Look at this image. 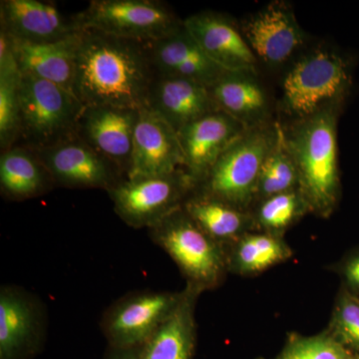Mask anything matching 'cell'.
I'll return each instance as SVG.
<instances>
[{
    "mask_svg": "<svg viewBox=\"0 0 359 359\" xmlns=\"http://www.w3.org/2000/svg\"><path fill=\"white\" fill-rule=\"evenodd\" d=\"M154 78L146 42L82 32L72 92L84 106L142 109Z\"/></svg>",
    "mask_w": 359,
    "mask_h": 359,
    "instance_id": "6da1fadb",
    "label": "cell"
},
{
    "mask_svg": "<svg viewBox=\"0 0 359 359\" xmlns=\"http://www.w3.org/2000/svg\"><path fill=\"white\" fill-rule=\"evenodd\" d=\"M341 107L325 108L297 120L285 140L299 173V190L309 212L327 219L341 198L337 120Z\"/></svg>",
    "mask_w": 359,
    "mask_h": 359,
    "instance_id": "7a4b0ae2",
    "label": "cell"
},
{
    "mask_svg": "<svg viewBox=\"0 0 359 359\" xmlns=\"http://www.w3.org/2000/svg\"><path fill=\"white\" fill-rule=\"evenodd\" d=\"M278 124L248 128L224 151L196 192L250 211L264 161L275 146Z\"/></svg>",
    "mask_w": 359,
    "mask_h": 359,
    "instance_id": "3957f363",
    "label": "cell"
},
{
    "mask_svg": "<svg viewBox=\"0 0 359 359\" xmlns=\"http://www.w3.org/2000/svg\"><path fill=\"white\" fill-rule=\"evenodd\" d=\"M148 233L178 266L187 285L203 292L223 285L229 273L224 247L210 238L183 207L151 226Z\"/></svg>",
    "mask_w": 359,
    "mask_h": 359,
    "instance_id": "277c9868",
    "label": "cell"
},
{
    "mask_svg": "<svg viewBox=\"0 0 359 359\" xmlns=\"http://www.w3.org/2000/svg\"><path fill=\"white\" fill-rule=\"evenodd\" d=\"M351 85L346 59L328 49H316L299 59L285 75L283 107L297 120L332 106L342 107Z\"/></svg>",
    "mask_w": 359,
    "mask_h": 359,
    "instance_id": "5b68a950",
    "label": "cell"
},
{
    "mask_svg": "<svg viewBox=\"0 0 359 359\" xmlns=\"http://www.w3.org/2000/svg\"><path fill=\"white\" fill-rule=\"evenodd\" d=\"M18 102V140L32 150L48 147L74 134L84 109L72 92L32 75L21 74Z\"/></svg>",
    "mask_w": 359,
    "mask_h": 359,
    "instance_id": "8992f818",
    "label": "cell"
},
{
    "mask_svg": "<svg viewBox=\"0 0 359 359\" xmlns=\"http://www.w3.org/2000/svg\"><path fill=\"white\" fill-rule=\"evenodd\" d=\"M77 20L82 30L139 42L163 39L183 25V20L158 0H92Z\"/></svg>",
    "mask_w": 359,
    "mask_h": 359,
    "instance_id": "52a82bcc",
    "label": "cell"
},
{
    "mask_svg": "<svg viewBox=\"0 0 359 359\" xmlns=\"http://www.w3.org/2000/svg\"><path fill=\"white\" fill-rule=\"evenodd\" d=\"M185 170L161 176L125 178L107 191L117 216L133 229H150L183 207L195 190Z\"/></svg>",
    "mask_w": 359,
    "mask_h": 359,
    "instance_id": "ba28073f",
    "label": "cell"
},
{
    "mask_svg": "<svg viewBox=\"0 0 359 359\" xmlns=\"http://www.w3.org/2000/svg\"><path fill=\"white\" fill-rule=\"evenodd\" d=\"M181 292L142 290L123 295L104 311L101 332L111 347L143 346L173 313Z\"/></svg>",
    "mask_w": 359,
    "mask_h": 359,
    "instance_id": "9c48e42d",
    "label": "cell"
},
{
    "mask_svg": "<svg viewBox=\"0 0 359 359\" xmlns=\"http://www.w3.org/2000/svg\"><path fill=\"white\" fill-rule=\"evenodd\" d=\"M35 154L55 186L68 189H102L107 192L126 178L111 161L99 154L76 133Z\"/></svg>",
    "mask_w": 359,
    "mask_h": 359,
    "instance_id": "30bf717a",
    "label": "cell"
},
{
    "mask_svg": "<svg viewBox=\"0 0 359 359\" xmlns=\"http://www.w3.org/2000/svg\"><path fill=\"white\" fill-rule=\"evenodd\" d=\"M47 313L43 302L15 285L0 287V359H32L43 348Z\"/></svg>",
    "mask_w": 359,
    "mask_h": 359,
    "instance_id": "8fae6325",
    "label": "cell"
},
{
    "mask_svg": "<svg viewBox=\"0 0 359 359\" xmlns=\"http://www.w3.org/2000/svg\"><path fill=\"white\" fill-rule=\"evenodd\" d=\"M141 109L84 106L75 133L128 176Z\"/></svg>",
    "mask_w": 359,
    "mask_h": 359,
    "instance_id": "7c38bea8",
    "label": "cell"
},
{
    "mask_svg": "<svg viewBox=\"0 0 359 359\" xmlns=\"http://www.w3.org/2000/svg\"><path fill=\"white\" fill-rule=\"evenodd\" d=\"M247 129L235 118L218 110L180 130L179 140L184 154L183 169L196 188L207 178L224 151Z\"/></svg>",
    "mask_w": 359,
    "mask_h": 359,
    "instance_id": "4fadbf2b",
    "label": "cell"
},
{
    "mask_svg": "<svg viewBox=\"0 0 359 359\" xmlns=\"http://www.w3.org/2000/svg\"><path fill=\"white\" fill-rule=\"evenodd\" d=\"M240 28L257 60L269 65H283L304 41L294 11L285 1L271 2L243 21Z\"/></svg>",
    "mask_w": 359,
    "mask_h": 359,
    "instance_id": "5bb4252c",
    "label": "cell"
},
{
    "mask_svg": "<svg viewBox=\"0 0 359 359\" xmlns=\"http://www.w3.org/2000/svg\"><path fill=\"white\" fill-rule=\"evenodd\" d=\"M201 48L216 65L229 72L257 73V58L240 26L231 18L205 11L183 20Z\"/></svg>",
    "mask_w": 359,
    "mask_h": 359,
    "instance_id": "9a60e30c",
    "label": "cell"
},
{
    "mask_svg": "<svg viewBox=\"0 0 359 359\" xmlns=\"http://www.w3.org/2000/svg\"><path fill=\"white\" fill-rule=\"evenodd\" d=\"M155 76L180 78L211 87L224 73L201 48L185 25L163 39L146 42Z\"/></svg>",
    "mask_w": 359,
    "mask_h": 359,
    "instance_id": "2e32d148",
    "label": "cell"
},
{
    "mask_svg": "<svg viewBox=\"0 0 359 359\" xmlns=\"http://www.w3.org/2000/svg\"><path fill=\"white\" fill-rule=\"evenodd\" d=\"M183 168L178 133L161 116L147 107L142 108L127 178L161 176Z\"/></svg>",
    "mask_w": 359,
    "mask_h": 359,
    "instance_id": "e0dca14e",
    "label": "cell"
},
{
    "mask_svg": "<svg viewBox=\"0 0 359 359\" xmlns=\"http://www.w3.org/2000/svg\"><path fill=\"white\" fill-rule=\"evenodd\" d=\"M0 28L14 39L49 42L82 32L77 14L67 16L52 2L1 0Z\"/></svg>",
    "mask_w": 359,
    "mask_h": 359,
    "instance_id": "ac0fdd59",
    "label": "cell"
},
{
    "mask_svg": "<svg viewBox=\"0 0 359 359\" xmlns=\"http://www.w3.org/2000/svg\"><path fill=\"white\" fill-rule=\"evenodd\" d=\"M146 107L169 123L177 133L219 110L209 87L190 80L158 76L151 84Z\"/></svg>",
    "mask_w": 359,
    "mask_h": 359,
    "instance_id": "d6986e66",
    "label": "cell"
},
{
    "mask_svg": "<svg viewBox=\"0 0 359 359\" xmlns=\"http://www.w3.org/2000/svg\"><path fill=\"white\" fill-rule=\"evenodd\" d=\"M82 32L83 30L49 42L20 41L11 37L21 74L41 78L72 92L75 61Z\"/></svg>",
    "mask_w": 359,
    "mask_h": 359,
    "instance_id": "ffe728a7",
    "label": "cell"
},
{
    "mask_svg": "<svg viewBox=\"0 0 359 359\" xmlns=\"http://www.w3.org/2000/svg\"><path fill=\"white\" fill-rule=\"evenodd\" d=\"M202 294L186 283L178 306L142 346V359H194L198 337L196 306Z\"/></svg>",
    "mask_w": 359,
    "mask_h": 359,
    "instance_id": "44dd1931",
    "label": "cell"
},
{
    "mask_svg": "<svg viewBox=\"0 0 359 359\" xmlns=\"http://www.w3.org/2000/svg\"><path fill=\"white\" fill-rule=\"evenodd\" d=\"M209 89L219 110L247 128L269 123L268 96L256 73L228 71Z\"/></svg>",
    "mask_w": 359,
    "mask_h": 359,
    "instance_id": "7402d4cb",
    "label": "cell"
},
{
    "mask_svg": "<svg viewBox=\"0 0 359 359\" xmlns=\"http://www.w3.org/2000/svg\"><path fill=\"white\" fill-rule=\"evenodd\" d=\"M183 209L203 231L224 248L250 231H257L250 211L194 191Z\"/></svg>",
    "mask_w": 359,
    "mask_h": 359,
    "instance_id": "603a6c76",
    "label": "cell"
},
{
    "mask_svg": "<svg viewBox=\"0 0 359 359\" xmlns=\"http://www.w3.org/2000/svg\"><path fill=\"white\" fill-rule=\"evenodd\" d=\"M55 186L32 149L13 146L0 157V191L4 198L25 201L40 197Z\"/></svg>",
    "mask_w": 359,
    "mask_h": 359,
    "instance_id": "cb8c5ba5",
    "label": "cell"
},
{
    "mask_svg": "<svg viewBox=\"0 0 359 359\" xmlns=\"http://www.w3.org/2000/svg\"><path fill=\"white\" fill-rule=\"evenodd\" d=\"M229 273L252 278L294 257L285 238L263 231H250L224 248Z\"/></svg>",
    "mask_w": 359,
    "mask_h": 359,
    "instance_id": "d4e9b609",
    "label": "cell"
},
{
    "mask_svg": "<svg viewBox=\"0 0 359 359\" xmlns=\"http://www.w3.org/2000/svg\"><path fill=\"white\" fill-rule=\"evenodd\" d=\"M257 231L285 238V233L309 212L299 189L259 201L250 210Z\"/></svg>",
    "mask_w": 359,
    "mask_h": 359,
    "instance_id": "484cf974",
    "label": "cell"
},
{
    "mask_svg": "<svg viewBox=\"0 0 359 359\" xmlns=\"http://www.w3.org/2000/svg\"><path fill=\"white\" fill-rule=\"evenodd\" d=\"M295 189H299V173L287 147L285 130L278 125L275 146L262 168L254 205L266 198Z\"/></svg>",
    "mask_w": 359,
    "mask_h": 359,
    "instance_id": "4316f807",
    "label": "cell"
},
{
    "mask_svg": "<svg viewBox=\"0 0 359 359\" xmlns=\"http://www.w3.org/2000/svg\"><path fill=\"white\" fill-rule=\"evenodd\" d=\"M256 359H359L337 342L327 330L320 334L302 335L289 332L280 353L275 358Z\"/></svg>",
    "mask_w": 359,
    "mask_h": 359,
    "instance_id": "83f0119b",
    "label": "cell"
},
{
    "mask_svg": "<svg viewBox=\"0 0 359 359\" xmlns=\"http://www.w3.org/2000/svg\"><path fill=\"white\" fill-rule=\"evenodd\" d=\"M325 330L359 358V295L340 285Z\"/></svg>",
    "mask_w": 359,
    "mask_h": 359,
    "instance_id": "f1b7e54d",
    "label": "cell"
},
{
    "mask_svg": "<svg viewBox=\"0 0 359 359\" xmlns=\"http://www.w3.org/2000/svg\"><path fill=\"white\" fill-rule=\"evenodd\" d=\"M20 78V69L0 73V147L2 151L13 148L18 140Z\"/></svg>",
    "mask_w": 359,
    "mask_h": 359,
    "instance_id": "f546056e",
    "label": "cell"
},
{
    "mask_svg": "<svg viewBox=\"0 0 359 359\" xmlns=\"http://www.w3.org/2000/svg\"><path fill=\"white\" fill-rule=\"evenodd\" d=\"M330 269L339 276L342 287L359 295V247L347 252Z\"/></svg>",
    "mask_w": 359,
    "mask_h": 359,
    "instance_id": "4dcf8cb0",
    "label": "cell"
},
{
    "mask_svg": "<svg viewBox=\"0 0 359 359\" xmlns=\"http://www.w3.org/2000/svg\"><path fill=\"white\" fill-rule=\"evenodd\" d=\"M142 346H109L105 359H142Z\"/></svg>",
    "mask_w": 359,
    "mask_h": 359,
    "instance_id": "1f68e13d",
    "label": "cell"
}]
</instances>
